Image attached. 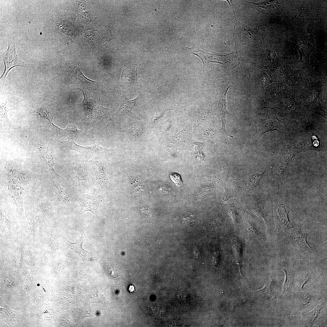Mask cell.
<instances>
[{
  "label": "cell",
  "instance_id": "obj_1",
  "mask_svg": "<svg viewBox=\"0 0 327 327\" xmlns=\"http://www.w3.org/2000/svg\"><path fill=\"white\" fill-rule=\"evenodd\" d=\"M181 47L183 50L198 57L203 62V69L209 63L220 64L224 67H227L226 64L229 63L230 64L233 65V60H235L233 54H231L232 53L229 54H219L205 49L201 45L199 39L195 45L191 48Z\"/></svg>",
  "mask_w": 327,
  "mask_h": 327
},
{
  "label": "cell",
  "instance_id": "obj_2",
  "mask_svg": "<svg viewBox=\"0 0 327 327\" xmlns=\"http://www.w3.org/2000/svg\"><path fill=\"white\" fill-rule=\"evenodd\" d=\"M1 58L4 64L5 69L0 79L4 75L5 79L10 70L14 67H26L28 66V63L21 58L16 53L15 35H12L8 38L7 49L2 54Z\"/></svg>",
  "mask_w": 327,
  "mask_h": 327
},
{
  "label": "cell",
  "instance_id": "obj_3",
  "mask_svg": "<svg viewBox=\"0 0 327 327\" xmlns=\"http://www.w3.org/2000/svg\"><path fill=\"white\" fill-rule=\"evenodd\" d=\"M64 143L70 149L78 151L90 158L94 157V159L100 158L101 156L111 150L103 148L97 144L86 146H80L74 142L73 138L70 139Z\"/></svg>",
  "mask_w": 327,
  "mask_h": 327
},
{
  "label": "cell",
  "instance_id": "obj_4",
  "mask_svg": "<svg viewBox=\"0 0 327 327\" xmlns=\"http://www.w3.org/2000/svg\"><path fill=\"white\" fill-rule=\"evenodd\" d=\"M238 28H234V37L236 45H246L257 40L256 35L258 30L256 29L247 27L244 25L237 21Z\"/></svg>",
  "mask_w": 327,
  "mask_h": 327
},
{
  "label": "cell",
  "instance_id": "obj_5",
  "mask_svg": "<svg viewBox=\"0 0 327 327\" xmlns=\"http://www.w3.org/2000/svg\"><path fill=\"white\" fill-rule=\"evenodd\" d=\"M302 226L301 224L289 229L286 232L287 236L294 246L306 251H314L315 249L307 242L308 235H305L302 232Z\"/></svg>",
  "mask_w": 327,
  "mask_h": 327
},
{
  "label": "cell",
  "instance_id": "obj_6",
  "mask_svg": "<svg viewBox=\"0 0 327 327\" xmlns=\"http://www.w3.org/2000/svg\"><path fill=\"white\" fill-rule=\"evenodd\" d=\"M282 122L277 117L268 119L256 117L254 121L256 134L260 137L269 131L276 130L280 133L281 124Z\"/></svg>",
  "mask_w": 327,
  "mask_h": 327
},
{
  "label": "cell",
  "instance_id": "obj_7",
  "mask_svg": "<svg viewBox=\"0 0 327 327\" xmlns=\"http://www.w3.org/2000/svg\"><path fill=\"white\" fill-rule=\"evenodd\" d=\"M63 240L64 251L67 256L79 259L86 257L89 255L90 253L82 248V245L84 242L83 236L74 243L70 242L65 237H64Z\"/></svg>",
  "mask_w": 327,
  "mask_h": 327
},
{
  "label": "cell",
  "instance_id": "obj_8",
  "mask_svg": "<svg viewBox=\"0 0 327 327\" xmlns=\"http://www.w3.org/2000/svg\"><path fill=\"white\" fill-rule=\"evenodd\" d=\"M137 65L133 64L123 70L121 75L122 87L125 90H131L137 88Z\"/></svg>",
  "mask_w": 327,
  "mask_h": 327
},
{
  "label": "cell",
  "instance_id": "obj_9",
  "mask_svg": "<svg viewBox=\"0 0 327 327\" xmlns=\"http://www.w3.org/2000/svg\"><path fill=\"white\" fill-rule=\"evenodd\" d=\"M230 87V86L225 91L223 90V91L216 88L217 94L219 95L220 98L218 108L220 111V116L222 122V126L221 129L220 130V132L225 137H227L228 136L231 137V136L228 134L226 132L225 127L226 123L228 122L226 119L225 116L226 114H230L226 108V96L227 91Z\"/></svg>",
  "mask_w": 327,
  "mask_h": 327
},
{
  "label": "cell",
  "instance_id": "obj_10",
  "mask_svg": "<svg viewBox=\"0 0 327 327\" xmlns=\"http://www.w3.org/2000/svg\"><path fill=\"white\" fill-rule=\"evenodd\" d=\"M66 67L70 74L79 84L91 89H96L98 87V83L87 79L76 67L68 63L66 64Z\"/></svg>",
  "mask_w": 327,
  "mask_h": 327
},
{
  "label": "cell",
  "instance_id": "obj_11",
  "mask_svg": "<svg viewBox=\"0 0 327 327\" xmlns=\"http://www.w3.org/2000/svg\"><path fill=\"white\" fill-rule=\"evenodd\" d=\"M51 125L54 132L57 135L61 137H69L72 138L76 135L84 133L82 131L78 130L77 127L73 124H69L65 129H62L54 125L52 122L50 124Z\"/></svg>",
  "mask_w": 327,
  "mask_h": 327
},
{
  "label": "cell",
  "instance_id": "obj_12",
  "mask_svg": "<svg viewBox=\"0 0 327 327\" xmlns=\"http://www.w3.org/2000/svg\"><path fill=\"white\" fill-rule=\"evenodd\" d=\"M80 203L81 211L84 213L87 211H89L92 213L93 215H96L99 207L98 202L95 199L89 197H84L79 200Z\"/></svg>",
  "mask_w": 327,
  "mask_h": 327
},
{
  "label": "cell",
  "instance_id": "obj_13",
  "mask_svg": "<svg viewBox=\"0 0 327 327\" xmlns=\"http://www.w3.org/2000/svg\"><path fill=\"white\" fill-rule=\"evenodd\" d=\"M92 162L97 166L98 168L97 182L102 188L104 187L106 185L107 183L105 165L100 158L94 159Z\"/></svg>",
  "mask_w": 327,
  "mask_h": 327
},
{
  "label": "cell",
  "instance_id": "obj_14",
  "mask_svg": "<svg viewBox=\"0 0 327 327\" xmlns=\"http://www.w3.org/2000/svg\"><path fill=\"white\" fill-rule=\"evenodd\" d=\"M34 113L38 114L41 118L47 119L49 124L52 122L53 117H51L50 111L43 104L35 103L32 105L31 109L28 112V116Z\"/></svg>",
  "mask_w": 327,
  "mask_h": 327
},
{
  "label": "cell",
  "instance_id": "obj_15",
  "mask_svg": "<svg viewBox=\"0 0 327 327\" xmlns=\"http://www.w3.org/2000/svg\"><path fill=\"white\" fill-rule=\"evenodd\" d=\"M49 146V145L48 144V146L43 147L42 149L40 150L39 152L41 157L45 161L46 164L48 166L50 170L57 177H60L66 184L61 176L57 173L54 169L53 167L55 164L54 162V158L52 155L48 151Z\"/></svg>",
  "mask_w": 327,
  "mask_h": 327
},
{
  "label": "cell",
  "instance_id": "obj_16",
  "mask_svg": "<svg viewBox=\"0 0 327 327\" xmlns=\"http://www.w3.org/2000/svg\"><path fill=\"white\" fill-rule=\"evenodd\" d=\"M138 98L137 97L134 100L128 101H122L117 111L116 115H121L127 114L133 110L136 106Z\"/></svg>",
  "mask_w": 327,
  "mask_h": 327
},
{
  "label": "cell",
  "instance_id": "obj_17",
  "mask_svg": "<svg viewBox=\"0 0 327 327\" xmlns=\"http://www.w3.org/2000/svg\"><path fill=\"white\" fill-rule=\"evenodd\" d=\"M75 170L77 171L79 187L81 189H84L86 187L88 183L85 169L83 166L80 165L76 167Z\"/></svg>",
  "mask_w": 327,
  "mask_h": 327
},
{
  "label": "cell",
  "instance_id": "obj_18",
  "mask_svg": "<svg viewBox=\"0 0 327 327\" xmlns=\"http://www.w3.org/2000/svg\"><path fill=\"white\" fill-rule=\"evenodd\" d=\"M52 182L54 186L57 189L58 191V199L64 203H67L68 201L69 197L68 190L62 188L56 181H52Z\"/></svg>",
  "mask_w": 327,
  "mask_h": 327
},
{
  "label": "cell",
  "instance_id": "obj_19",
  "mask_svg": "<svg viewBox=\"0 0 327 327\" xmlns=\"http://www.w3.org/2000/svg\"><path fill=\"white\" fill-rule=\"evenodd\" d=\"M109 110L95 103L94 108L95 117L98 120L103 119L108 117L109 113Z\"/></svg>",
  "mask_w": 327,
  "mask_h": 327
},
{
  "label": "cell",
  "instance_id": "obj_20",
  "mask_svg": "<svg viewBox=\"0 0 327 327\" xmlns=\"http://www.w3.org/2000/svg\"><path fill=\"white\" fill-rule=\"evenodd\" d=\"M84 99L83 104L84 111L87 115L91 116L93 114L94 101L91 99H88L86 96L84 94Z\"/></svg>",
  "mask_w": 327,
  "mask_h": 327
},
{
  "label": "cell",
  "instance_id": "obj_21",
  "mask_svg": "<svg viewBox=\"0 0 327 327\" xmlns=\"http://www.w3.org/2000/svg\"><path fill=\"white\" fill-rule=\"evenodd\" d=\"M139 212L142 217L147 221L150 222L152 219V213L150 207L147 204L141 206L139 208Z\"/></svg>",
  "mask_w": 327,
  "mask_h": 327
},
{
  "label": "cell",
  "instance_id": "obj_22",
  "mask_svg": "<svg viewBox=\"0 0 327 327\" xmlns=\"http://www.w3.org/2000/svg\"><path fill=\"white\" fill-rule=\"evenodd\" d=\"M7 101L0 104V117L5 118L8 123L9 126L11 128V123L9 120L7 114V112L10 109H8L7 107L6 104Z\"/></svg>",
  "mask_w": 327,
  "mask_h": 327
},
{
  "label": "cell",
  "instance_id": "obj_23",
  "mask_svg": "<svg viewBox=\"0 0 327 327\" xmlns=\"http://www.w3.org/2000/svg\"><path fill=\"white\" fill-rule=\"evenodd\" d=\"M170 178L171 180L178 186L182 183V181L180 176L177 173H172L170 174Z\"/></svg>",
  "mask_w": 327,
  "mask_h": 327
},
{
  "label": "cell",
  "instance_id": "obj_24",
  "mask_svg": "<svg viewBox=\"0 0 327 327\" xmlns=\"http://www.w3.org/2000/svg\"><path fill=\"white\" fill-rule=\"evenodd\" d=\"M4 281L5 286L7 287L10 288L14 285L15 282V279L14 277L9 276L5 277Z\"/></svg>",
  "mask_w": 327,
  "mask_h": 327
},
{
  "label": "cell",
  "instance_id": "obj_25",
  "mask_svg": "<svg viewBox=\"0 0 327 327\" xmlns=\"http://www.w3.org/2000/svg\"><path fill=\"white\" fill-rule=\"evenodd\" d=\"M142 127L140 125H137L133 127L131 129V134L134 136H137L142 132Z\"/></svg>",
  "mask_w": 327,
  "mask_h": 327
},
{
  "label": "cell",
  "instance_id": "obj_26",
  "mask_svg": "<svg viewBox=\"0 0 327 327\" xmlns=\"http://www.w3.org/2000/svg\"><path fill=\"white\" fill-rule=\"evenodd\" d=\"M318 114H320V115H322V116H323L324 117H325V118L326 119V118H327V114H326L327 112H326L325 111H323V110H322V109H320L318 111Z\"/></svg>",
  "mask_w": 327,
  "mask_h": 327
}]
</instances>
